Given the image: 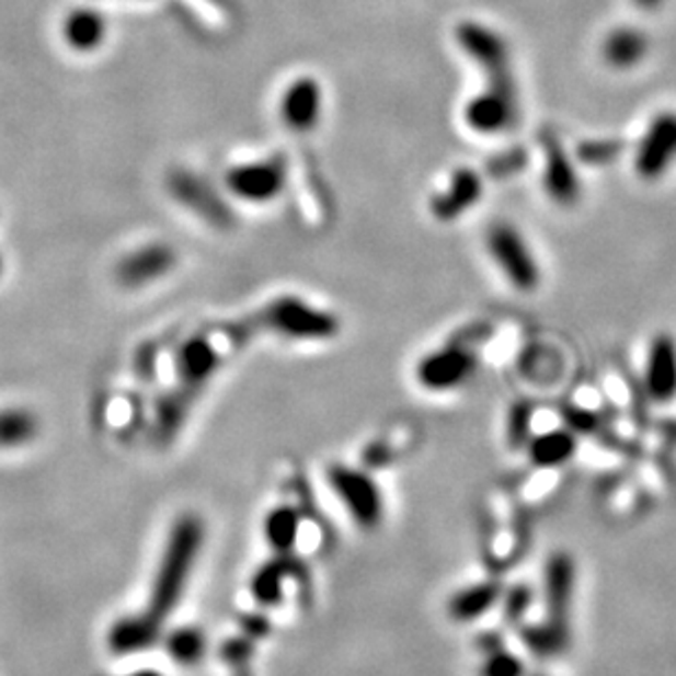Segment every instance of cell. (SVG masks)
<instances>
[{"label":"cell","instance_id":"1","mask_svg":"<svg viewBox=\"0 0 676 676\" xmlns=\"http://www.w3.org/2000/svg\"><path fill=\"white\" fill-rule=\"evenodd\" d=\"M203 545L205 523L194 514L181 516L168 536L159 569L152 580L150 604L146 610L161 626L181 604Z\"/></svg>","mask_w":676,"mask_h":676},{"label":"cell","instance_id":"2","mask_svg":"<svg viewBox=\"0 0 676 676\" xmlns=\"http://www.w3.org/2000/svg\"><path fill=\"white\" fill-rule=\"evenodd\" d=\"M251 319L257 332L293 343H325L341 334V319L334 312L297 295L266 301Z\"/></svg>","mask_w":676,"mask_h":676},{"label":"cell","instance_id":"3","mask_svg":"<svg viewBox=\"0 0 676 676\" xmlns=\"http://www.w3.org/2000/svg\"><path fill=\"white\" fill-rule=\"evenodd\" d=\"M516 115V84L509 71L483 76V87L461 108V124L477 137H499L514 128Z\"/></svg>","mask_w":676,"mask_h":676},{"label":"cell","instance_id":"4","mask_svg":"<svg viewBox=\"0 0 676 676\" xmlns=\"http://www.w3.org/2000/svg\"><path fill=\"white\" fill-rule=\"evenodd\" d=\"M227 198L249 205H275L288 187V161L284 157H264L229 165L222 176Z\"/></svg>","mask_w":676,"mask_h":676},{"label":"cell","instance_id":"5","mask_svg":"<svg viewBox=\"0 0 676 676\" xmlns=\"http://www.w3.org/2000/svg\"><path fill=\"white\" fill-rule=\"evenodd\" d=\"M485 251L494 268L516 293H536L542 279L540 264L525 236L509 222H494L485 233Z\"/></svg>","mask_w":676,"mask_h":676},{"label":"cell","instance_id":"6","mask_svg":"<svg viewBox=\"0 0 676 676\" xmlns=\"http://www.w3.org/2000/svg\"><path fill=\"white\" fill-rule=\"evenodd\" d=\"M479 369V350L466 341H448L424 352L415 367L413 378L422 391L452 393L466 387Z\"/></svg>","mask_w":676,"mask_h":676},{"label":"cell","instance_id":"7","mask_svg":"<svg viewBox=\"0 0 676 676\" xmlns=\"http://www.w3.org/2000/svg\"><path fill=\"white\" fill-rule=\"evenodd\" d=\"M227 334L216 332H196L187 336L174 358V376H176V391L179 396L194 398L222 369L227 360V352L233 347L225 345ZM236 350V347H233Z\"/></svg>","mask_w":676,"mask_h":676},{"label":"cell","instance_id":"8","mask_svg":"<svg viewBox=\"0 0 676 676\" xmlns=\"http://www.w3.org/2000/svg\"><path fill=\"white\" fill-rule=\"evenodd\" d=\"M328 485L347 516L363 529H376L385 518V496L378 481L354 466L334 463L328 468Z\"/></svg>","mask_w":676,"mask_h":676},{"label":"cell","instance_id":"9","mask_svg":"<svg viewBox=\"0 0 676 676\" xmlns=\"http://www.w3.org/2000/svg\"><path fill=\"white\" fill-rule=\"evenodd\" d=\"M325 113V91L314 76H297L277 98V119L284 130L297 137L312 135Z\"/></svg>","mask_w":676,"mask_h":676},{"label":"cell","instance_id":"10","mask_svg":"<svg viewBox=\"0 0 676 676\" xmlns=\"http://www.w3.org/2000/svg\"><path fill=\"white\" fill-rule=\"evenodd\" d=\"M483 179L477 170L463 165L452 170L428 200L431 216L442 225H452L468 216L483 200Z\"/></svg>","mask_w":676,"mask_h":676},{"label":"cell","instance_id":"11","mask_svg":"<svg viewBox=\"0 0 676 676\" xmlns=\"http://www.w3.org/2000/svg\"><path fill=\"white\" fill-rule=\"evenodd\" d=\"M168 190L181 207L192 211L203 222L220 229L231 227L233 218L227 200L203 176L187 170H176L174 174H170Z\"/></svg>","mask_w":676,"mask_h":676},{"label":"cell","instance_id":"12","mask_svg":"<svg viewBox=\"0 0 676 676\" xmlns=\"http://www.w3.org/2000/svg\"><path fill=\"white\" fill-rule=\"evenodd\" d=\"M179 266V253L172 244L150 242L124 255L115 268L117 282L128 290H141L165 277Z\"/></svg>","mask_w":676,"mask_h":676},{"label":"cell","instance_id":"13","mask_svg":"<svg viewBox=\"0 0 676 676\" xmlns=\"http://www.w3.org/2000/svg\"><path fill=\"white\" fill-rule=\"evenodd\" d=\"M452 36H455V43L461 49V54L483 76L512 71L509 47H507L505 38L499 32H494L492 27L477 23V21H461V23H457Z\"/></svg>","mask_w":676,"mask_h":676},{"label":"cell","instance_id":"14","mask_svg":"<svg viewBox=\"0 0 676 676\" xmlns=\"http://www.w3.org/2000/svg\"><path fill=\"white\" fill-rule=\"evenodd\" d=\"M676 163V113L656 115L643 133L637 154L634 170L645 181L661 179Z\"/></svg>","mask_w":676,"mask_h":676},{"label":"cell","instance_id":"15","mask_svg":"<svg viewBox=\"0 0 676 676\" xmlns=\"http://www.w3.org/2000/svg\"><path fill=\"white\" fill-rule=\"evenodd\" d=\"M542 187L547 196L560 207L575 205L580 198V181L569 154L555 139H547L542 144Z\"/></svg>","mask_w":676,"mask_h":676},{"label":"cell","instance_id":"16","mask_svg":"<svg viewBox=\"0 0 676 676\" xmlns=\"http://www.w3.org/2000/svg\"><path fill=\"white\" fill-rule=\"evenodd\" d=\"M645 389L656 402H669L676 398V341L669 334H658L650 343L645 358Z\"/></svg>","mask_w":676,"mask_h":676},{"label":"cell","instance_id":"17","mask_svg":"<svg viewBox=\"0 0 676 676\" xmlns=\"http://www.w3.org/2000/svg\"><path fill=\"white\" fill-rule=\"evenodd\" d=\"M575 591V564L566 553H553L545 564V601L551 621L569 626Z\"/></svg>","mask_w":676,"mask_h":676},{"label":"cell","instance_id":"18","mask_svg":"<svg viewBox=\"0 0 676 676\" xmlns=\"http://www.w3.org/2000/svg\"><path fill=\"white\" fill-rule=\"evenodd\" d=\"M161 623L154 621L146 610L139 615L122 617L108 632V645L115 654H137L157 643Z\"/></svg>","mask_w":676,"mask_h":676},{"label":"cell","instance_id":"19","mask_svg":"<svg viewBox=\"0 0 676 676\" xmlns=\"http://www.w3.org/2000/svg\"><path fill=\"white\" fill-rule=\"evenodd\" d=\"M108 34V23L102 12L93 8H78L69 12L62 25L65 43L78 54L98 51Z\"/></svg>","mask_w":676,"mask_h":676},{"label":"cell","instance_id":"20","mask_svg":"<svg viewBox=\"0 0 676 676\" xmlns=\"http://www.w3.org/2000/svg\"><path fill=\"white\" fill-rule=\"evenodd\" d=\"M501 586L494 582H474L459 588L448 599V615L459 623H472L501 601Z\"/></svg>","mask_w":676,"mask_h":676},{"label":"cell","instance_id":"21","mask_svg":"<svg viewBox=\"0 0 676 676\" xmlns=\"http://www.w3.org/2000/svg\"><path fill=\"white\" fill-rule=\"evenodd\" d=\"M290 555H275L273 560H266L251 577L249 591L255 599V604L264 608H275L284 601V591H286V580L290 577Z\"/></svg>","mask_w":676,"mask_h":676},{"label":"cell","instance_id":"22","mask_svg":"<svg viewBox=\"0 0 676 676\" xmlns=\"http://www.w3.org/2000/svg\"><path fill=\"white\" fill-rule=\"evenodd\" d=\"M577 442L571 431H547L527 439L529 461L538 468H558L571 461Z\"/></svg>","mask_w":676,"mask_h":676},{"label":"cell","instance_id":"23","mask_svg":"<svg viewBox=\"0 0 676 676\" xmlns=\"http://www.w3.org/2000/svg\"><path fill=\"white\" fill-rule=\"evenodd\" d=\"M264 538L268 547L279 555H290L297 547L301 531V516L290 505H277L264 516Z\"/></svg>","mask_w":676,"mask_h":676},{"label":"cell","instance_id":"24","mask_svg":"<svg viewBox=\"0 0 676 676\" xmlns=\"http://www.w3.org/2000/svg\"><path fill=\"white\" fill-rule=\"evenodd\" d=\"M520 641L529 652L536 656H555L560 654L569 643V626L555 623L551 619H545L542 623H531L520 630Z\"/></svg>","mask_w":676,"mask_h":676},{"label":"cell","instance_id":"25","mask_svg":"<svg viewBox=\"0 0 676 676\" xmlns=\"http://www.w3.org/2000/svg\"><path fill=\"white\" fill-rule=\"evenodd\" d=\"M165 650L176 665L192 667L205 658L207 637L196 626H181L165 637Z\"/></svg>","mask_w":676,"mask_h":676},{"label":"cell","instance_id":"26","mask_svg":"<svg viewBox=\"0 0 676 676\" xmlns=\"http://www.w3.org/2000/svg\"><path fill=\"white\" fill-rule=\"evenodd\" d=\"M38 435V420L32 411H0V448H19Z\"/></svg>","mask_w":676,"mask_h":676},{"label":"cell","instance_id":"27","mask_svg":"<svg viewBox=\"0 0 676 676\" xmlns=\"http://www.w3.org/2000/svg\"><path fill=\"white\" fill-rule=\"evenodd\" d=\"M479 676H525V663L503 645L483 652Z\"/></svg>","mask_w":676,"mask_h":676},{"label":"cell","instance_id":"28","mask_svg":"<svg viewBox=\"0 0 676 676\" xmlns=\"http://www.w3.org/2000/svg\"><path fill=\"white\" fill-rule=\"evenodd\" d=\"M643 56V43L632 34H617L606 45V58L615 67H630Z\"/></svg>","mask_w":676,"mask_h":676},{"label":"cell","instance_id":"29","mask_svg":"<svg viewBox=\"0 0 676 676\" xmlns=\"http://www.w3.org/2000/svg\"><path fill=\"white\" fill-rule=\"evenodd\" d=\"M501 601H503V615L507 621H520L525 617V612L531 606V591L523 584L509 588L507 593H501Z\"/></svg>","mask_w":676,"mask_h":676},{"label":"cell","instance_id":"30","mask_svg":"<svg viewBox=\"0 0 676 676\" xmlns=\"http://www.w3.org/2000/svg\"><path fill=\"white\" fill-rule=\"evenodd\" d=\"M253 652V639L251 637H240V639H229L222 645V656L227 658L229 665L233 667H244V663L251 658Z\"/></svg>","mask_w":676,"mask_h":676},{"label":"cell","instance_id":"31","mask_svg":"<svg viewBox=\"0 0 676 676\" xmlns=\"http://www.w3.org/2000/svg\"><path fill=\"white\" fill-rule=\"evenodd\" d=\"M130 676H163V674L157 672V669H141V672H135V674H130Z\"/></svg>","mask_w":676,"mask_h":676},{"label":"cell","instance_id":"32","mask_svg":"<svg viewBox=\"0 0 676 676\" xmlns=\"http://www.w3.org/2000/svg\"><path fill=\"white\" fill-rule=\"evenodd\" d=\"M240 676H247V672H244V667H240Z\"/></svg>","mask_w":676,"mask_h":676},{"label":"cell","instance_id":"33","mask_svg":"<svg viewBox=\"0 0 676 676\" xmlns=\"http://www.w3.org/2000/svg\"><path fill=\"white\" fill-rule=\"evenodd\" d=\"M0 273H3V260H0Z\"/></svg>","mask_w":676,"mask_h":676},{"label":"cell","instance_id":"34","mask_svg":"<svg viewBox=\"0 0 676 676\" xmlns=\"http://www.w3.org/2000/svg\"><path fill=\"white\" fill-rule=\"evenodd\" d=\"M536 676H540V674H536Z\"/></svg>","mask_w":676,"mask_h":676}]
</instances>
